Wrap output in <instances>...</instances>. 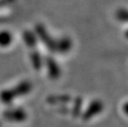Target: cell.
I'll return each instance as SVG.
<instances>
[{"label":"cell","instance_id":"3","mask_svg":"<svg viewBox=\"0 0 128 127\" xmlns=\"http://www.w3.org/2000/svg\"><path fill=\"white\" fill-rule=\"evenodd\" d=\"M47 101L50 104H65L70 101V98L68 95L51 96L48 98Z\"/></svg>","mask_w":128,"mask_h":127},{"label":"cell","instance_id":"2","mask_svg":"<svg viewBox=\"0 0 128 127\" xmlns=\"http://www.w3.org/2000/svg\"><path fill=\"white\" fill-rule=\"evenodd\" d=\"M4 117L8 121H14V122H21L26 120V113L22 108H13L8 109L4 112Z\"/></svg>","mask_w":128,"mask_h":127},{"label":"cell","instance_id":"1","mask_svg":"<svg viewBox=\"0 0 128 127\" xmlns=\"http://www.w3.org/2000/svg\"><path fill=\"white\" fill-rule=\"evenodd\" d=\"M104 110V103L99 99H94L88 104V107L83 112L82 117L84 121H89L97 116L100 115Z\"/></svg>","mask_w":128,"mask_h":127},{"label":"cell","instance_id":"6","mask_svg":"<svg viewBox=\"0 0 128 127\" xmlns=\"http://www.w3.org/2000/svg\"><path fill=\"white\" fill-rule=\"evenodd\" d=\"M122 112L128 117V101L125 102L124 104L122 105Z\"/></svg>","mask_w":128,"mask_h":127},{"label":"cell","instance_id":"7","mask_svg":"<svg viewBox=\"0 0 128 127\" xmlns=\"http://www.w3.org/2000/svg\"><path fill=\"white\" fill-rule=\"evenodd\" d=\"M59 112L62 113H67L69 112V109L65 106H60V107L59 108Z\"/></svg>","mask_w":128,"mask_h":127},{"label":"cell","instance_id":"5","mask_svg":"<svg viewBox=\"0 0 128 127\" xmlns=\"http://www.w3.org/2000/svg\"><path fill=\"white\" fill-rule=\"evenodd\" d=\"M15 94L13 92H9V91H5L2 92L0 95V98H1V101L4 102V103L6 104H9L12 102L13 98H14Z\"/></svg>","mask_w":128,"mask_h":127},{"label":"cell","instance_id":"4","mask_svg":"<svg viewBox=\"0 0 128 127\" xmlns=\"http://www.w3.org/2000/svg\"><path fill=\"white\" fill-rule=\"evenodd\" d=\"M82 105H83V100L81 98H77L75 99L74 103L73 106L72 110V115L74 117H80L82 113Z\"/></svg>","mask_w":128,"mask_h":127}]
</instances>
